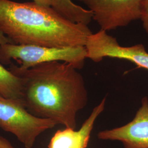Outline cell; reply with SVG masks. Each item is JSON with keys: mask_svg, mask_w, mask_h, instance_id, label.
<instances>
[{"mask_svg": "<svg viewBox=\"0 0 148 148\" xmlns=\"http://www.w3.org/2000/svg\"><path fill=\"white\" fill-rule=\"evenodd\" d=\"M8 69L21 79V101L31 114L76 130L77 114L88 101L85 80L78 69L59 61L27 69L12 63Z\"/></svg>", "mask_w": 148, "mask_h": 148, "instance_id": "obj_1", "label": "cell"}, {"mask_svg": "<svg viewBox=\"0 0 148 148\" xmlns=\"http://www.w3.org/2000/svg\"><path fill=\"white\" fill-rule=\"evenodd\" d=\"M0 32L16 45L49 48L85 46L92 32L70 21L52 7L0 0Z\"/></svg>", "mask_w": 148, "mask_h": 148, "instance_id": "obj_2", "label": "cell"}, {"mask_svg": "<svg viewBox=\"0 0 148 148\" xmlns=\"http://www.w3.org/2000/svg\"><path fill=\"white\" fill-rule=\"evenodd\" d=\"M86 59L85 46L58 48L14 43L0 45V64L11 65L12 61L15 60L23 69L43 63L59 61L70 64L79 70L84 68Z\"/></svg>", "mask_w": 148, "mask_h": 148, "instance_id": "obj_3", "label": "cell"}, {"mask_svg": "<svg viewBox=\"0 0 148 148\" xmlns=\"http://www.w3.org/2000/svg\"><path fill=\"white\" fill-rule=\"evenodd\" d=\"M57 125L51 120L32 115L21 99L0 95V128L13 134L25 148H32L41 134Z\"/></svg>", "mask_w": 148, "mask_h": 148, "instance_id": "obj_4", "label": "cell"}, {"mask_svg": "<svg viewBox=\"0 0 148 148\" xmlns=\"http://www.w3.org/2000/svg\"><path fill=\"white\" fill-rule=\"evenodd\" d=\"M93 14L101 30L106 32L127 27L140 19L145 0H77Z\"/></svg>", "mask_w": 148, "mask_h": 148, "instance_id": "obj_5", "label": "cell"}, {"mask_svg": "<svg viewBox=\"0 0 148 148\" xmlns=\"http://www.w3.org/2000/svg\"><path fill=\"white\" fill-rule=\"evenodd\" d=\"M85 47L87 58L95 63L100 62L106 57L121 59L148 70V53L142 44L129 47L122 46L116 38L101 29L90 35Z\"/></svg>", "mask_w": 148, "mask_h": 148, "instance_id": "obj_6", "label": "cell"}, {"mask_svg": "<svg viewBox=\"0 0 148 148\" xmlns=\"http://www.w3.org/2000/svg\"><path fill=\"white\" fill-rule=\"evenodd\" d=\"M101 140L121 142L125 148H148V98L144 97L132 120L121 127L98 133Z\"/></svg>", "mask_w": 148, "mask_h": 148, "instance_id": "obj_7", "label": "cell"}, {"mask_svg": "<svg viewBox=\"0 0 148 148\" xmlns=\"http://www.w3.org/2000/svg\"><path fill=\"white\" fill-rule=\"evenodd\" d=\"M52 7L59 14L70 21L88 25L93 19L90 11L76 5L72 0H53Z\"/></svg>", "mask_w": 148, "mask_h": 148, "instance_id": "obj_8", "label": "cell"}, {"mask_svg": "<svg viewBox=\"0 0 148 148\" xmlns=\"http://www.w3.org/2000/svg\"><path fill=\"white\" fill-rule=\"evenodd\" d=\"M85 130L82 124L79 131L70 128L58 130L51 138L47 148H75L81 142Z\"/></svg>", "mask_w": 148, "mask_h": 148, "instance_id": "obj_9", "label": "cell"}, {"mask_svg": "<svg viewBox=\"0 0 148 148\" xmlns=\"http://www.w3.org/2000/svg\"><path fill=\"white\" fill-rule=\"evenodd\" d=\"M21 79L0 64V95L7 98L21 99Z\"/></svg>", "mask_w": 148, "mask_h": 148, "instance_id": "obj_10", "label": "cell"}, {"mask_svg": "<svg viewBox=\"0 0 148 148\" xmlns=\"http://www.w3.org/2000/svg\"><path fill=\"white\" fill-rule=\"evenodd\" d=\"M105 108V104L103 102H101L98 106H96L92 110V112L85 121L83 123L85 126V132L82 138L77 147L75 148H86L90 140V136L91 132L94 127V125L97 117L99 116L101 113L104 111Z\"/></svg>", "mask_w": 148, "mask_h": 148, "instance_id": "obj_11", "label": "cell"}, {"mask_svg": "<svg viewBox=\"0 0 148 148\" xmlns=\"http://www.w3.org/2000/svg\"><path fill=\"white\" fill-rule=\"evenodd\" d=\"M140 19L142 21L143 28L148 36V0H145L143 3Z\"/></svg>", "mask_w": 148, "mask_h": 148, "instance_id": "obj_12", "label": "cell"}, {"mask_svg": "<svg viewBox=\"0 0 148 148\" xmlns=\"http://www.w3.org/2000/svg\"><path fill=\"white\" fill-rule=\"evenodd\" d=\"M0 148H14L8 140L0 136Z\"/></svg>", "mask_w": 148, "mask_h": 148, "instance_id": "obj_13", "label": "cell"}, {"mask_svg": "<svg viewBox=\"0 0 148 148\" xmlns=\"http://www.w3.org/2000/svg\"><path fill=\"white\" fill-rule=\"evenodd\" d=\"M34 2L40 5L52 7L54 5L53 0H33Z\"/></svg>", "mask_w": 148, "mask_h": 148, "instance_id": "obj_14", "label": "cell"}, {"mask_svg": "<svg viewBox=\"0 0 148 148\" xmlns=\"http://www.w3.org/2000/svg\"><path fill=\"white\" fill-rule=\"evenodd\" d=\"M6 43H13L11 40L0 32V45Z\"/></svg>", "mask_w": 148, "mask_h": 148, "instance_id": "obj_15", "label": "cell"}]
</instances>
